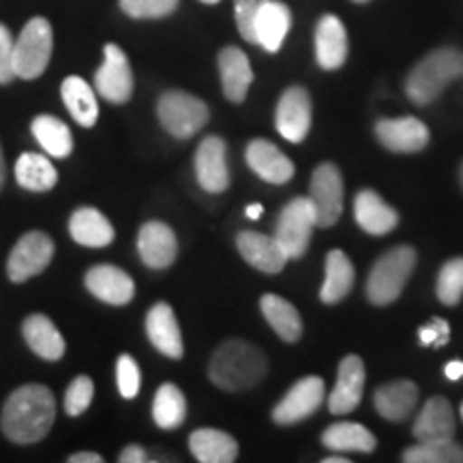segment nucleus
Instances as JSON below:
<instances>
[{"mask_svg": "<svg viewBox=\"0 0 463 463\" xmlns=\"http://www.w3.org/2000/svg\"><path fill=\"white\" fill-rule=\"evenodd\" d=\"M292 28V11L281 0H266L256 20V43L269 54H277Z\"/></svg>", "mask_w": 463, "mask_h": 463, "instance_id": "obj_26", "label": "nucleus"}, {"mask_svg": "<svg viewBox=\"0 0 463 463\" xmlns=\"http://www.w3.org/2000/svg\"><path fill=\"white\" fill-rule=\"evenodd\" d=\"M364 391V363L361 356L347 354L341 358L337 369V382L328 397V410L335 416L354 412Z\"/></svg>", "mask_w": 463, "mask_h": 463, "instance_id": "obj_16", "label": "nucleus"}, {"mask_svg": "<svg viewBox=\"0 0 463 463\" xmlns=\"http://www.w3.org/2000/svg\"><path fill=\"white\" fill-rule=\"evenodd\" d=\"M146 335L148 341L153 344L164 356H170L174 361L183 358V333L178 326L176 314L167 303H157L146 316Z\"/></svg>", "mask_w": 463, "mask_h": 463, "instance_id": "obj_23", "label": "nucleus"}, {"mask_svg": "<svg viewBox=\"0 0 463 463\" xmlns=\"http://www.w3.org/2000/svg\"><path fill=\"white\" fill-rule=\"evenodd\" d=\"M116 382H118V392L125 399H136L140 395L142 375L136 358L129 354L118 356V361H116Z\"/></svg>", "mask_w": 463, "mask_h": 463, "instance_id": "obj_42", "label": "nucleus"}, {"mask_svg": "<svg viewBox=\"0 0 463 463\" xmlns=\"http://www.w3.org/2000/svg\"><path fill=\"white\" fill-rule=\"evenodd\" d=\"M459 184H461V189H463V164L459 165Z\"/></svg>", "mask_w": 463, "mask_h": 463, "instance_id": "obj_52", "label": "nucleus"}, {"mask_svg": "<svg viewBox=\"0 0 463 463\" xmlns=\"http://www.w3.org/2000/svg\"><path fill=\"white\" fill-rule=\"evenodd\" d=\"M322 444L335 453H373L378 439L361 422H335L324 430Z\"/></svg>", "mask_w": 463, "mask_h": 463, "instance_id": "obj_31", "label": "nucleus"}, {"mask_svg": "<svg viewBox=\"0 0 463 463\" xmlns=\"http://www.w3.org/2000/svg\"><path fill=\"white\" fill-rule=\"evenodd\" d=\"M463 78V50L457 45H442L427 52L405 78V97L414 106H431L450 84Z\"/></svg>", "mask_w": 463, "mask_h": 463, "instance_id": "obj_3", "label": "nucleus"}, {"mask_svg": "<svg viewBox=\"0 0 463 463\" xmlns=\"http://www.w3.org/2000/svg\"><path fill=\"white\" fill-rule=\"evenodd\" d=\"M189 450L200 463H232L239 459V442L222 430H198L189 436Z\"/></svg>", "mask_w": 463, "mask_h": 463, "instance_id": "obj_29", "label": "nucleus"}, {"mask_svg": "<svg viewBox=\"0 0 463 463\" xmlns=\"http://www.w3.org/2000/svg\"><path fill=\"white\" fill-rule=\"evenodd\" d=\"M157 116L164 129L176 140H189L211 118L208 106L195 95L184 90H167L157 103Z\"/></svg>", "mask_w": 463, "mask_h": 463, "instance_id": "obj_6", "label": "nucleus"}, {"mask_svg": "<svg viewBox=\"0 0 463 463\" xmlns=\"http://www.w3.org/2000/svg\"><path fill=\"white\" fill-rule=\"evenodd\" d=\"M200 3H204V5H217V3H222V0H200Z\"/></svg>", "mask_w": 463, "mask_h": 463, "instance_id": "obj_51", "label": "nucleus"}, {"mask_svg": "<svg viewBox=\"0 0 463 463\" xmlns=\"http://www.w3.org/2000/svg\"><path fill=\"white\" fill-rule=\"evenodd\" d=\"M54 258V241L42 230L26 232L7 260V277L14 283H24L48 269Z\"/></svg>", "mask_w": 463, "mask_h": 463, "instance_id": "obj_9", "label": "nucleus"}, {"mask_svg": "<svg viewBox=\"0 0 463 463\" xmlns=\"http://www.w3.org/2000/svg\"><path fill=\"white\" fill-rule=\"evenodd\" d=\"M84 286L95 298L108 305H127L136 297V283L125 270L112 264H97L86 273Z\"/></svg>", "mask_w": 463, "mask_h": 463, "instance_id": "obj_17", "label": "nucleus"}, {"mask_svg": "<svg viewBox=\"0 0 463 463\" xmlns=\"http://www.w3.org/2000/svg\"><path fill=\"white\" fill-rule=\"evenodd\" d=\"M378 142L391 153L412 155L420 153L431 140L430 129L416 116H402V118H382L373 127Z\"/></svg>", "mask_w": 463, "mask_h": 463, "instance_id": "obj_12", "label": "nucleus"}, {"mask_svg": "<svg viewBox=\"0 0 463 463\" xmlns=\"http://www.w3.org/2000/svg\"><path fill=\"white\" fill-rule=\"evenodd\" d=\"M54 50V31L45 17H33L22 28L14 48L15 78L37 80L50 65Z\"/></svg>", "mask_w": 463, "mask_h": 463, "instance_id": "obj_5", "label": "nucleus"}, {"mask_svg": "<svg viewBox=\"0 0 463 463\" xmlns=\"http://www.w3.org/2000/svg\"><path fill=\"white\" fill-rule=\"evenodd\" d=\"M402 459L405 463H463V447L450 439H425L405 449Z\"/></svg>", "mask_w": 463, "mask_h": 463, "instance_id": "obj_37", "label": "nucleus"}, {"mask_svg": "<svg viewBox=\"0 0 463 463\" xmlns=\"http://www.w3.org/2000/svg\"><path fill=\"white\" fill-rule=\"evenodd\" d=\"M350 459H345V457H328V459H324V463H347Z\"/></svg>", "mask_w": 463, "mask_h": 463, "instance_id": "obj_50", "label": "nucleus"}, {"mask_svg": "<svg viewBox=\"0 0 463 463\" xmlns=\"http://www.w3.org/2000/svg\"><path fill=\"white\" fill-rule=\"evenodd\" d=\"M455 412L449 399L439 395L427 399L412 427L414 438L419 442H425V439H450L455 438Z\"/></svg>", "mask_w": 463, "mask_h": 463, "instance_id": "obj_25", "label": "nucleus"}, {"mask_svg": "<svg viewBox=\"0 0 463 463\" xmlns=\"http://www.w3.org/2000/svg\"><path fill=\"white\" fill-rule=\"evenodd\" d=\"M344 176H341L339 167L324 161L311 174L309 183V198L311 206L316 211L317 228H333L339 222L341 213H344Z\"/></svg>", "mask_w": 463, "mask_h": 463, "instance_id": "obj_8", "label": "nucleus"}, {"mask_svg": "<svg viewBox=\"0 0 463 463\" xmlns=\"http://www.w3.org/2000/svg\"><path fill=\"white\" fill-rule=\"evenodd\" d=\"M450 341V324L444 317L433 316L425 326L419 328V344L425 347H444Z\"/></svg>", "mask_w": 463, "mask_h": 463, "instance_id": "obj_43", "label": "nucleus"}, {"mask_svg": "<svg viewBox=\"0 0 463 463\" xmlns=\"http://www.w3.org/2000/svg\"><path fill=\"white\" fill-rule=\"evenodd\" d=\"M15 181L20 183V187L34 191V194H45L56 187L58 172L43 155L24 153L15 161Z\"/></svg>", "mask_w": 463, "mask_h": 463, "instance_id": "obj_34", "label": "nucleus"}, {"mask_svg": "<svg viewBox=\"0 0 463 463\" xmlns=\"http://www.w3.org/2000/svg\"><path fill=\"white\" fill-rule=\"evenodd\" d=\"M103 56H106V61L95 75V89L109 103H127L133 95L129 58L116 43H108Z\"/></svg>", "mask_w": 463, "mask_h": 463, "instance_id": "obj_13", "label": "nucleus"}, {"mask_svg": "<svg viewBox=\"0 0 463 463\" xmlns=\"http://www.w3.org/2000/svg\"><path fill=\"white\" fill-rule=\"evenodd\" d=\"M354 219L358 228L372 236H386L399 225V213L373 189H363L356 194Z\"/></svg>", "mask_w": 463, "mask_h": 463, "instance_id": "obj_22", "label": "nucleus"}, {"mask_svg": "<svg viewBox=\"0 0 463 463\" xmlns=\"http://www.w3.org/2000/svg\"><path fill=\"white\" fill-rule=\"evenodd\" d=\"M5 181H7V165H5L3 146H0V191H3V187H5Z\"/></svg>", "mask_w": 463, "mask_h": 463, "instance_id": "obj_49", "label": "nucleus"}, {"mask_svg": "<svg viewBox=\"0 0 463 463\" xmlns=\"http://www.w3.org/2000/svg\"><path fill=\"white\" fill-rule=\"evenodd\" d=\"M92 397H95V384L89 375H78L65 392V412L69 416H80L90 408Z\"/></svg>", "mask_w": 463, "mask_h": 463, "instance_id": "obj_40", "label": "nucleus"}, {"mask_svg": "<svg viewBox=\"0 0 463 463\" xmlns=\"http://www.w3.org/2000/svg\"><path fill=\"white\" fill-rule=\"evenodd\" d=\"M69 232L73 241L82 247L101 249L108 247L114 241V228L108 222V217L97 208H78L69 219Z\"/></svg>", "mask_w": 463, "mask_h": 463, "instance_id": "obj_30", "label": "nucleus"}, {"mask_svg": "<svg viewBox=\"0 0 463 463\" xmlns=\"http://www.w3.org/2000/svg\"><path fill=\"white\" fill-rule=\"evenodd\" d=\"M14 34L0 22V84H9L15 78L14 69Z\"/></svg>", "mask_w": 463, "mask_h": 463, "instance_id": "obj_44", "label": "nucleus"}, {"mask_svg": "<svg viewBox=\"0 0 463 463\" xmlns=\"http://www.w3.org/2000/svg\"><path fill=\"white\" fill-rule=\"evenodd\" d=\"M236 249L242 260L253 269L262 270L266 275H277L286 269L289 262L288 253L277 242L275 236H266L262 232L242 230L236 236Z\"/></svg>", "mask_w": 463, "mask_h": 463, "instance_id": "obj_15", "label": "nucleus"}, {"mask_svg": "<svg viewBox=\"0 0 463 463\" xmlns=\"http://www.w3.org/2000/svg\"><path fill=\"white\" fill-rule=\"evenodd\" d=\"M33 136L37 137V142L42 144L45 153H50L52 157L65 159L71 155L73 150V137L69 127L62 123L61 118L50 114H42L33 120L31 125Z\"/></svg>", "mask_w": 463, "mask_h": 463, "instance_id": "obj_35", "label": "nucleus"}, {"mask_svg": "<svg viewBox=\"0 0 463 463\" xmlns=\"http://www.w3.org/2000/svg\"><path fill=\"white\" fill-rule=\"evenodd\" d=\"M69 463H103L99 453H75L69 457Z\"/></svg>", "mask_w": 463, "mask_h": 463, "instance_id": "obj_47", "label": "nucleus"}, {"mask_svg": "<svg viewBox=\"0 0 463 463\" xmlns=\"http://www.w3.org/2000/svg\"><path fill=\"white\" fill-rule=\"evenodd\" d=\"M438 300L447 307H455L463 298V258H453L442 264L436 281Z\"/></svg>", "mask_w": 463, "mask_h": 463, "instance_id": "obj_38", "label": "nucleus"}, {"mask_svg": "<svg viewBox=\"0 0 463 463\" xmlns=\"http://www.w3.org/2000/svg\"><path fill=\"white\" fill-rule=\"evenodd\" d=\"M352 3H354V5H367V3H372V0H352Z\"/></svg>", "mask_w": 463, "mask_h": 463, "instance_id": "obj_53", "label": "nucleus"}, {"mask_svg": "<svg viewBox=\"0 0 463 463\" xmlns=\"http://www.w3.org/2000/svg\"><path fill=\"white\" fill-rule=\"evenodd\" d=\"M269 373L264 352L249 341L228 339L217 347L208 363V378L217 389L228 392L249 391Z\"/></svg>", "mask_w": 463, "mask_h": 463, "instance_id": "obj_2", "label": "nucleus"}, {"mask_svg": "<svg viewBox=\"0 0 463 463\" xmlns=\"http://www.w3.org/2000/svg\"><path fill=\"white\" fill-rule=\"evenodd\" d=\"M324 403V380L317 375H307L298 380L286 392V397L275 405L273 420L277 425H297V422L309 419Z\"/></svg>", "mask_w": 463, "mask_h": 463, "instance_id": "obj_11", "label": "nucleus"}, {"mask_svg": "<svg viewBox=\"0 0 463 463\" xmlns=\"http://www.w3.org/2000/svg\"><path fill=\"white\" fill-rule=\"evenodd\" d=\"M419 403V386L412 380H395L373 392V408L384 420L402 422Z\"/></svg>", "mask_w": 463, "mask_h": 463, "instance_id": "obj_24", "label": "nucleus"}, {"mask_svg": "<svg viewBox=\"0 0 463 463\" xmlns=\"http://www.w3.org/2000/svg\"><path fill=\"white\" fill-rule=\"evenodd\" d=\"M444 375H447L450 382L463 380V361H450L444 364Z\"/></svg>", "mask_w": 463, "mask_h": 463, "instance_id": "obj_46", "label": "nucleus"}, {"mask_svg": "<svg viewBox=\"0 0 463 463\" xmlns=\"http://www.w3.org/2000/svg\"><path fill=\"white\" fill-rule=\"evenodd\" d=\"M137 253L148 269H167L178 256V241L170 225L148 222L137 234Z\"/></svg>", "mask_w": 463, "mask_h": 463, "instance_id": "obj_19", "label": "nucleus"}, {"mask_svg": "<svg viewBox=\"0 0 463 463\" xmlns=\"http://www.w3.org/2000/svg\"><path fill=\"white\" fill-rule=\"evenodd\" d=\"M459 414H461V419H463V403H461V408H459Z\"/></svg>", "mask_w": 463, "mask_h": 463, "instance_id": "obj_54", "label": "nucleus"}, {"mask_svg": "<svg viewBox=\"0 0 463 463\" xmlns=\"http://www.w3.org/2000/svg\"><path fill=\"white\" fill-rule=\"evenodd\" d=\"M311 95L305 86H289L277 103L275 125L283 140L300 144L311 129Z\"/></svg>", "mask_w": 463, "mask_h": 463, "instance_id": "obj_10", "label": "nucleus"}, {"mask_svg": "<svg viewBox=\"0 0 463 463\" xmlns=\"http://www.w3.org/2000/svg\"><path fill=\"white\" fill-rule=\"evenodd\" d=\"M118 5L133 20H159L172 15L181 0H118Z\"/></svg>", "mask_w": 463, "mask_h": 463, "instance_id": "obj_39", "label": "nucleus"}, {"mask_svg": "<svg viewBox=\"0 0 463 463\" xmlns=\"http://www.w3.org/2000/svg\"><path fill=\"white\" fill-rule=\"evenodd\" d=\"M195 176L208 194H223L230 187L228 146L219 136H206L195 153Z\"/></svg>", "mask_w": 463, "mask_h": 463, "instance_id": "obj_14", "label": "nucleus"}, {"mask_svg": "<svg viewBox=\"0 0 463 463\" xmlns=\"http://www.w3.org/2000/svg\"><path fill=\"white\" fill-rule=\"evenodd\" d=\"M56 419V402L48 386L24 384L5 402L0 427L15 444L42 442Z\"/></svg>", "mask_w": 463, "mask_h": 463, "instance_id": "obj_1", "label": "nucleus"}, {"mask_svg": "<svg viewBox=\"0 0 463 463\" xmlns=\"http://www.w3.org/2000/svg\"><path fill=\"white\" fill-rule=\"evenodd\" d=\"M62 103H65L73 120L82 127H92L99 118V103H97L95 90L84 82L80 75H69L61 86Z\"/></svg>", "mask_w": 463, "mask_h": 463, "instance_id": "obj_33", "label": "nucleus"}, {"mask_svg": "<svg viewBox=\"0 0 463 463\" xmlns=\"http://www.w3.org/2000/svg\"><path fill=\"white\" fill-rule=\"evenodd\" d=\"M260 309H262L270 328L286 344H297L303 337V317L289 300L277 297V294H264L262 300H260Z\"/></svg>", "mask_w": 463, "mask_h": 463, "instance_id": "obj_32", "label": "nucleus"}, {"mask_svg": "<svg viewBox=\"0 0 463 463\" xmlns=\"http://www.w3.org/2000/svg\"><path fill=\"white\" fill-rule=\"evenodd\" d=\"M316 228L317 223L314 206H311L307 195H298V198H292L281 208L273 236L289 260H298L309 249Z\"/></svg>", "mask_w": 463, "mask_h": 463, "instance_id": "obj_7", "label": "nucleus"}, {"mask_svg": "<svg viewBox=\"0 0 463 463\" xmlns=\"http://www.w3.org/2000/svg\"><path fill=\"white\" fill-rule=\"evenodd\" d=\"M416 249L399 245L375 260L367 277V298L375 307H386L402 297L416 269Z\"/></svg>", "mask_w": 463, "mask_h": 463, "instance_id": "obj_4", "label": "nucleus"}, {"mask_svg": "<svg viewBox=\"0 0 463 463\" xmlns=\"http://www.w3.org/2000/svg\"><path fill=\"white\" fill-rule=\"evenodd\" d=\"M22 335H24L28 347L43 361H61L67 350L65 339L56 324L43 314L28 316L22 324Z\"/></svg>", "mask_w": 463, "mask_h": 463, "instance_id": "obj_27", "label": "nucleus"}, {"mask_svg": "<svg viewBox=\"0 0 463 463\" xmlns=\"http://www.w3.org/2000/svg\"><path fill=\"white\" fill-rule=\"evenodd\" d=\"M245 213H247V217H249V219H253V222H258V219L262 217L264 206H262V204H249Z\"/></svg>", "mask_w": 463, "mask_h": 463, "instance_id": "obj_48", "label": "nucleus"}, {"mask_svg": "<svg viewBox=\"0 0 463 463\" xmlns=\"http://www.w3.org/2000/svg\"><path fill=\"white\" fill-rule=\"evenodd\" d=\"M118 461L120 463H144V461H148V457H146V450H144L142 447L131 444V447L123 449V453L118 455Z\"/></svg>", "mask_w": 463, "mask_h": 463, "instance_id": "obj_45", "label": "nucleus"}, {"mask_svg": "<svg viewBox=\"0 0 463 463\" xmlns=\"http://www.w3.org/2000/svg\"><path fill=\"white\" fill-rule=\"evenodd\" d=\"M219 75H222V89L225 99L232 103H242L253 84V69L245 52L234 45H228L217 56Z\"/></svg>", "mask_w": 463, "mask_h": 463, "instance_id": "obj_21", "label": "nucleus"}, {"mask_svg": "<svg viewBox=\"0 0 463 463\" xmlns=\"http://www.w3.org/2000/svg\"><path fill=\"white\" fill-rule=\"evenodd\" d=\"M247 165L258 174L260 178L270 184H286L292 181L294 172V161L286 157L273 142L269 140H251L247 144L245 150Z\"/></svg>", "mask_w": 463, "mask_h": 463, "instance_id": "obj_20", "label": "nucleus"}, {"mask_svg": "<svg viewBox=\"0 0 463 463\" xmlns=\"http://www.w3.org/2000/svg\"><path fill=\"white\" fill-rule=\"evenodd\" d=\"M347 31L337 15L326 14L316 26V61L324 71H337L347 61Z\"/></svg>", "mask_w": 463, "mask_h": 463, "instance_id": "obj_18", "label": "nucleus"}, {"mask_svg": "<svg viewBox=\"0 0 463 463\" xmlns=\"http://www.w3.org/2000/svg\"><path fill=\"white\" fill-rule=\"evenodd\" d=\"M187 419V399L172 382L159 386L153 399V420L161 430H176Z\"/></svg>", "mask_w": 463, "mask_h": 463, "instance_id": "obj_36", "label": "nucleus"}, {"mask_svg": "<svg viewBox=\"0 0 463 463\" xmlns=\"http://www.w3.org/2000/svg\"><path fill=\"white\" fill-rule=\"evenodd\" d=\"M354 264L341 249L328 251L324 262V283L320 288V300L324 305H337L354 288Z\"/></svg>", "mask_w": 463, "mask_h": 463, "instance_id": "obj_28", "label": "nucleus"}, {"mask_svg": "<svg viewBox=\"0 0 463 463\" xmlns=\"http://www.w3.org/2000/svg\"><path fill=\"white\" fill-rule=\"evenodd\" d=\"M266 0H234L236 28L247 43H256V20Z\"/></svg>", "mask_w": 463, "mask_h": 463, "instance_id": "obj_41", "label": "nucleus"}]
</instances>
